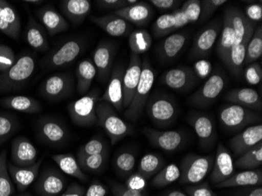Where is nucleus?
I'll list each match as a JSON object with an SVG mask.
<instances>
[{
    "instance_id": "nucleus-1",
    "label": "nucleus",
    "mask_w": 262,
    "mask_h": 196,
    "mask_svg": "<svg viewBox=\"0 0 262 196\" xmlns=\"http://www.w3.org/2000/svg\"><path fill=\"white\" fill-rule=\"evenodd\" d=\"M200 9L201 1L188 0L184 3L182 8L157 18L151 26L153 35L156 38L163 37L190 24L195 23L200 17Z\"/></svg>"
},
{
    "instance_id": "nucleus-2",
    "label": "nucleus",
    "mask_w": 262,
    "mask_h": 196,
    "mask_svg": "<svg viewBox=\"0 0 262 196\" xmlns=\"http://www.w3.org/2000/svg\"><path fill=\"white\" fill-rule=\"evenodd\" d=\"M98 123L104 129L111 141L112 145L125 137L133 135L135 129L116 113L114 107L106 101H98L96 105Z\"/></svg>"
},
{
    "instance_id": "nucleus-3",
    "label": "nucleus",
    "mask_w": 262,
    "mask_h": 196,
    "mask_svg": "<svg viewBox=\"0 0 262 196\" xmlns=\"http://www.w3.org/2000/svg\"><path fill=\"white\" fill-rule=\"evenodd\" d=\"M35 60L33 56L25 54L15 64L4 72H0V93H9L21 89L33 74Z\"/></svg>"
},
{
    "instance_id": "nucleus-4",
    "label": "nucleus",
    "mask_w": 262,
    "mask_h": 196,
    "mask_svg": "<svg viewBox=\"0 0 262 196\" xmlns=\"http://www.w3.org/2000/svg\"><path fill=\"white\" fill-rule=\"evenodd\" d=\"M154 80V70L148 58H144L141 64V74L139 82L134 94L133 99L124 113V116L128 120L136 122L141 117L145 106L148 102Z\"/></svg>"
},
{
    "instance_id": "nucleus-5",
    "label": "nucleus",
    "mask_w": 262,
    "mask_h": 196,
    "mask_svg": "<svg viewBox=\"0 0 262 196\" xmlns=\"http://www.w3.org/2000/svg\"><path fill=\"white\" fill-rule=\"evenodd\" d=\"M100 97L99 90L95 88L68 105L69 116L74 124L91 127L98 123L96 105Z\"/></svg>"
},
{
    "instance_id": "nucleus-6",
    "label": "nucleus",
    "mask_w": 262,
    "mask_h": 196,
    "mask_svg": "<svg viewBox=\"0 0 262 196\" xmlns=\"http://www.w3.org/2000/svg\"><path fill=\"white\" fill-rule=\"evenodd\" d=\"M212 156L187 155L181 163L180 183L188 185L200 184L207 176L213 166Z\"/></svg>"
},
{
    "instance_id": "nucleus-7",
    "label": "nucleus",
    "mask_w": 262,
    "mask_h": 196,
    "mask_svg": "<svg viewBox=\"0 0 262 196\" xmlns=\"http://www.w3.org/2000/svg\"><path fill=\"white\" fill-rule=\"evenodd\" d=\"M219 120L225 129L237 131L257 124L261 121V116L251 109L232 104L221 109Z\"/></svg>"
},
{
    "instance_id": "nucleus-8",
    "label": "nucleus",
    "mask_w": 262,
    "mask_h": 196,
    "mask_svg": "<svg viewBox=\"0 0 262 196\" xmlns=\"http://www.w3.org/2000/svg\"><path fill=\"white\" fill-rule=\"evenodd\" d=\"M146 104L147 114L157 126H169L176 119L178 107L170 96L156 94L151 96Z\"/></svg>"
},
{
    "instance_id": "nucleus-9",
    "label": "nucleus",
    "mask_w": 262,
    "mask_h": 196,
    "mask_svg": "<svg viewBox=\"0 0 262 196\" xmlns=\"http://www.w3.org/2000/svg\"><path fill=\"white\" fill-rule=\"evenodd\" d=\"M225 85L226 79L223 73L221 71L214 72L200 89L190 96L188 104L199 108L209 107L222 94Z\"/></svg>"
},
{
    "instance_id": "nucleus-10",
    "label": "nucleus",
    "mask_w": 262,
    "mask_h": 196,
    "mask_svg": "<svg viewBox=\"0 0 262 196\" xmlns=\"http://www.w3.org/2000/svg\"><path fill=\"white\" fill-rule=\"evenodd\" d=\"M222 28V22L219 18L202 28L194 38L193 43L190 50V57L202 59L209 57L220 35Z\"/></svg>"
},
{
    "instance_id": "nucleus-11",
    "label": "nucleus",
    "mask_w": 262,
    "mask_h": 196,
    "mask_svg": "<svg viewBox=\"0 0 262 196\" xmlns=\"http://www.w3.org/2000/svg\"><path fill=\"white\" fill-rule=\"evenodd\" d=\"M74 86V79L72 75L61 73L47 78L39 91L42 97L49 101H61L73 95Z\"/></svg>"
},
{
    "instance_id": "nucleus-12",
    "label": "nucleus",
    "mask_w": 262,
    "mask_h": 196,
    "mask_svg": "<svg viewBox=\"0 0 262 196\" xmlns=\"http://www.w3.org/2000/svg\"><path fill=\"white\" fill-rule=\"evenodd\" d=\"M82 48L80 39H69L46 57L43 66L47 69H55L69 66L77 58Z\"/></svg>"
},
{
    "instance_id": "nucleus-13",
    "label": "nucleus",
    "mask_w": 262,
    "mask_h": 196,
    "mask_svg": "<svg viewBox=\"0 0 262 196\" xmlns=\"http://www.w3.org/2000/svg\"><path fill=\"white\" fill-rule=\"evenodd\" d=\"M198 80V76L194 69L187 66H180L166 71L160 78V82L163 85L180 92L193 88Z\"/></svg>"
},
{
    "instance_id": "nucleus-14",
    "label": "nucleus",
    "mask_w": 262,
    "mask_h": 196,
    "mask_svg": "<svg viewBox=\"0 0 262 196\" xmlns=\"http://www.w3.org/2000/svg\"><path fill=\"white\" fill-rule=\"evenodd\" d=\"M141 131L156 148L168 153H173L182 148L185 142V135L181 131H161L148 127L143 128Z\"/></svg>"
},
{
    "instance_id": "nucleus-15",
    "label": "nucleus",
    "mask_w": 262,
    "mask_h": 196,
    "mask_svg": "<svg viewBox=\"0 0 262 196\" xmlns=\"http://www.w3.org/2000/svg\"><path fill=\"white\" fill-rule=\"evenodd\" d=\"M116 51L117 47L114 43L102 41L98 44L93 54V62L96 68L98 78L103 83L110 79Z\"/></svg>"
},
{
    "instance_id": "nucleus-16",
    "label": "nucleus",
    "mask_w": 262,
    "mask_h": 196,
    "mask_svg": "<svg viewBox=\"0 0 262 196\" xmlns=\"http://www.w3.org/2000/svg\"><path fill=\"white\" fill-rule=\"evenodd\" d=\"M39 139L49 145L58 146L67 141L69 132L62 122L54 118L43 117L37 125Z\"/></svg>"
},
{
    "instance_id": "nucleus-17",
    "label": "nucleus",
    "mask_w": 262,
    "mask_h": 196,
    "mask_svg": "<svg viewBox=\"0 0 262 196\" xmlns=\"http://www.w3.org/2000/svg\"><path fill=\"white\" fill-rule=\"evenodd\" d=\"M142 60L138 54L131 53L129 66L125 70L123 79V108H127L133 99L141 74Z\"/></svg>"
},
{
    "instance_id": "nucleus-18",
    "label": "nucleus",
    "mask_w": 262,
    "mask_h": 196,
    "mask_svg": "<svg viewBox=\"0 0 262 196\" xmlns=\"http://www.w3.org/2000/svg\"><path fill=\"white\" fill-rule=\"evenodd\" d=\"M188 121L196 133L200 147L205 149L212 148L215 143L217 133L211 118L203 113H194L190 115Z\"/></svg>"
},
{
    "instance_id": "nucleus-19",
    "label": "nucleus",
    "mask_w": 262,
    "mask_h": 196,
    "mask_svg": "<svg viewBox=\"0 0 262 196\" xmlns=\"http://www.w3.org/2000/svg\"><path fill=\"white\" fill-rule=\"evenodd\" d=\"M124 72V67L119 64L113 69L108 79V88L99 100V101L110 103L117 112H121L123 109V79Z\"/></svg>"
},
{
    "instance_id": "nucleus-20",
    "label": "nucleus",
    "mask_w": 262,
    "mask_h": 196,
    "mask_svg": "<svg viewBox=\"0 0 262 196\" xmlns=\"http://www.w3.org/2000/svg\"><path fill=\"white\" fill-rule=\"evenodd\" d=\"M262 142V125H253L231 138L229 144L235 156H241L244 153Z\"/></svg>"
},
{
    "instance_id": "nucleus-21",
    "label": "nucleus",
    "mask_w": 262,
    "mask_h": 196,
    "mask_svg": "<svg viewBox=\"0 0 262 196\" xmlns=\"http://www.w3.org/2000/svg\"><path fill=\"white\" fill-rule=\"evenodd\" d=\"M213 170L210 175V181L217 185L229 179L234 175L235 166L230 153L222 143H219L213 162Z\"/></svg>"
},
{
    "instance_id": "nucleus-22",
    "label": "nucleus",
    "mask_w": 262,
    "mask_h": 196,
    "mask_svg": "<svg viewBox=\"0 0 262 196\" xmlns=\"http://www.w3.org/2000/svg\"><path fill=\"white\" fill-rule=\"evenodd\" d=\"M37 155L35 146L25 137H17L12 143L11 159L15 166L26 167L35 164Z\"/></svg>"
},
{
    "instance_id": "nucleus-23",
    "label": "nucleus",
    "mask_w": 262,
    "mask_h": 196,
    "mask_svg": "<svg viewBox=\"0 0 262 196\" xmlns=\"http://www.w3.org/2000/svg\"><path fill=\"white\" fill-rule=\"evenodd\" d=\"M20 29V16L16 9L5 0H0V32L18 40Z\"/></svg>"
},
{
    "instance_id": "nucleus-24",
    "label": "nucleus",
    "mask_w": 262,
    "mask_h": 196,
    "mask_svg": "<svg viewBox=\"0 0 262 196\" xmlns=\"http://www.w3.org/2000/svg\"><path fill=\"white\" fill-rule=\"evenodd\" d=\"M66 178L54 169L43 170L35 185L37 192L41 196H57L64 190Z\"/></svg>"
},
{
    "instance_id": "nucleus-25",
    "label": "nucleus",
    "mask_w": 262,
    "mask_h": 196,
    "mask_svg": "<svg viewBox=\"0 0 262 196\" xmlns=\"http://www.w3.org/2000/svg\"><path fill=\"white\" fill-rule=\"evenodd\" d=\"M89 19L106 33L114 37L126 36L132 32L131 24L114 13L101 17L90 16Z\"/></svg>"
},
{
    "instance_id": "nucleus-26",
    "label": "nucleus",
    "mask_w": 262,
    "mask_h": 196,
    "mask_svg": "<svg viewBox=\"0 0 262 196\" xmlns=\"http://www.w3.org/2000/svg\"><path fill=\"white\" fill-rule=\"evenodd\" d=\"M235 41V32L231 20L229 9H225L224 12L223 22L222 31L216 46V52L222 62L227 66L229 55Z\"/></svg>"
},
{
    "instance_id": "nucleus-27",
    "label": "nucleus",
    "mask_w": 262,
    "mask_h": 196,
    "mask_svg": "<svg viewBox=\"0 0 262 196\" xmlns=\"http://www.w3.org/2000/svg\"><path fill=\"white\" fill-rule=\"evenodd\" d=\"M189 32L187 30L173 32L168 35L159 47V56L164 62L174 60L188 42Z\"/></svg>"
},
{
    "instance_id": "nucleus-28",
    "label": "nucleus",
    "mask_w": 262,
    "mask_h": 196,
    "mask_svg": "<svg viewBox=\"0 0 262 196\" xmlns=\"http://www.w3.org/2000/svg\"><path fill=\"white\" fill-rule=\"evenodd\" d=\"M35 14L51 36L66 32L69 29V22L52 6L42 7Z\"/></svg>"
},
{
    "instance_id": "nucleus-29",
    "label": "nucleus",
    "mask_w": 262,
    "mask_h": 196,
    "mask_svg": "<svg viewBox=\"0 0 262 196\" xmlns=\"http://www.w3.org/2000/svg\"><path fill=\"white\" fill-rule=\"evenodd\" d=\"M225 100L232 104L251 109L256 113L261 111V97L257 91L252 88L231 90L225 94Z\"/></svg>"
},
{
    "instance_id": "nucleus-30",
    "label": "nucleus",
    "mask_w": 262,
    "mask_h": 196,
    "mask_svg": "<svg viewBox=\"0 0 262 196\" xmlns=\"http://www.w3.org/2000/svg\"><path fill=\"white\" fill-rule=\"evenodd\" d=\"M42 162V158L35 164L26 167L17 166L12 163L7 164L10 178L19 191H26L37 178Z\"/></svg>"
},
{
    "instance_id": "nucleus-31",
    "label": "nucleus",
    "mask_w": 262,
    "mask_h": 196,
    "mask_svg": "<svg viewBox=\"0 0 262 196\" xmlns=\"http://www.w3.org/2000/svg\"><path fill=\"white\" fill-rule=\"evenodd\" d=\"M114 14L137 26H145L152 18L154 11L148 3L138 2L135 5L116 10Z\"/></svg>"
},
{
    "instance_id": "nucleus-32",
    "label": "nucleus",
    "mask_w": 262,
    "mask_h": 196,
    "mask_svg": "<svg viewBox=\"0 0 262 196\" xmlns=\"http://www.w3.org/2000/svg\"><path fill=\"white\" fill-rule=\"evenodd\" d=\"M60 8L69 21L80 25L91 14V4L88 0H64L60 2Z\"/></svg>"
},
{
    "instance_id": "nucleus-33",
    "label": "nucleus",
    "mask_w": 262,
    "mask_h": 196,
    "mask_svg": "<svg viewBox=\"0 0 262 196\" xmlns=\"http://www.w3.org/2000/svg\"><path fill=\"white\" fill-rule=\"evenodd\" d=\"M29 13V20L26 29V40L32 49L39 52H46L49 48L48 39L43 26Z\"/></svg>"
},
{
    "instance_id": "nucleus-34",
    "label": "nucleus",
    "mask_w": 262,
    "mask_h": 196,
    "mask_svg": "<svg viewBox=\"0 0 262 196\" xmlns=\"http://www.w3.org/2000/svg\"><path fill=\"white\" fill-rule=\"evenodd\" d=\"M262 185L261 169H249L235 173L224 182L215 185L217 188L257 187Z\"/></svg>"
},
{
    "instance_id": "nucleus-35",
    "label": "nucleus",
    "mask_w": 262,
    "mask_h": 196,
    "mask_svg": "<svg viewBox=\"0 0 262 196\" xmlns=\"http://www.w3.org/2000/svg\"><path fill=\"white\" fill-rule=\"evenodd\" d=\"M0 104L6 108L29 114L40 113L42 111L40 103L28 96H9L4 97L0 99Z\"/></svg>"
},
{
    "instance_id": "nucleus-36",
    "label": "nucleus",
    "mask_w": 262,
    "mask_h": 196,
    "mask_svg": "<svg viewBox=\"0 0 262 196\" xmlns=\"http://www.w3.org/2000/svg\"><path fill=\"white\" fill-rule=\"evenodd\" d=\"M254 30V25L253 24L251 27L249 29L248 32H247L244 41H243L239 46L233 47V48L232 49V51H231L229 61H228L227 66H226V67L228 68L229 72H230L234 76H241L243 67H244V61H245L247 45H248L249 41L251 40Z\"/></svg>"
},
{
    "instance_id": "nucleus-37",
    "label": "nucleus",
    "mask_w": 262,
    "mask_h": 196,
    "mask_svg": "<svg viewBox=\"0 0 262 196\" xmlns=\"http://www.w3.org/2000/svg\"><path fill=\"white\" fill-rule=\"evenodd\" d=\"M76 75L78 93L80 95H85L89 92L93 80L97 75L96 68L93 60L86 58L80 61L76 69Z\"/></svg>"
},
{
    "instance_id": "nucleus-38",
    "label": "nucleus",
    "mask_w": 262,
    "mask_h": 196,
    "mask_svg": "<svg viewBox=\"0 0 262 196\" xmlns=\"http://www.w3.org/2000/svg\"><path fill=\"white\" fill-rule=\"evenodd\" d=\"M53 160L57 163L63 173L74 177L82 181H88V177L82 170L77 159L72 154H57L52 156Z\"/></svg>"
},
{
    "instance_id": "nucleus-39",
    "label": "nucleus",
    "mask_w": 262,
    "mask_h": 196,
    "mask_svg": "<svg viewBox=\"0 0 262 196\" xmlns=\"http://www.w3.org/2000/svg\"><path fill=\"white\" fill-rule=\"evenodd\" d=\"M152 44L151 35L146 29H137L129 34V46L132 54H145Z\"/></svg>"
},
{
    "instance_id": "nucleus-40",
    "label": "nucleus",
    "mask_w": 262,
    "mask_h": 196,
    "mask_svg": "<svg viewBox=\"0 0 262 196\" xmlns=\"http://www.w3.org/2000/svg\"><path fill=\"white\" fill-rule=\"evenodd\" d=\"M164 160L158 155L147 154L141 159L138 173L148 180L157 175L164 167Z\"/></svg>"
},
{
    "instance_id": "nucleus-41",
    "label": "nucleus",
    "mask_w": 262,
    "mask_h": 196,
    "mask_svg": "<svg viewBox=\"0 0 262 196\" xmlns=\"http://www.w3.org/2000/svg\"><path fill=\"white\" fill-rule=\"evenodd\" d=\"M108 151L91 156H77V161L82 171L91 173H99L105 166Z\"/></svg>"
},
{
    "instance_id": "nucleus-42",
    "label": "nucleus",
    "mask_w": 262,
    "mask_h": 196,
    "mask_svg": "<svg viewBox=\"0 0 262 196\" xmlns=\"http://www.w3.org/2000/svg\"><path fill=\"white\" fill-rule=\"evenodd\" d=\"M262 164V142L249 150L235 161L234 166L239 169H255Z\"/></svg>"
},
{
    "instance_id": "nucleus-43",
    "label": "nucleus",
    "mask_w": 262,
    "mask_h": 196,
    "mask_svg": "<svg viewBox=\"0 0 262 196\" xmlns=\"http://www.w3.org/2000/svg\"><path fill=\"white\" fill-rule=\"evenodd\" d=\"M180 169L174 163H171L163 167L156 175L151 184L156 188H163L180 179Z\"/></svg>"
},
{
    "instance_id": "nucleus-44",
    "label": "nucleus",
    "mask_w": 262,
    "mask_h": 196,
    "mask_svg": "<svg viewBox=\"0 0 262 196\" xmlns=\"http://www.w3.org/2000/svg\"><path fill=\"white\" fill-rule=\"evenodd\" d=\"M262 54V28L261 26L256 28L253 32L251 40L249 41L246 52L244 64L248 66L260 59Z\"/></svg>"
},
{
    "instance_id": "nucleus-45",
    "label": "nucleus",
    "mask_w": 262,
    "mask_h": 196,
    "mask_svg": "<svg viewBox=\"0 0 262 196\" xmlns=\"http://www.w3.org/2000/svg\"><path fill=\"white\" fill-rule=\"evenodd\" d=\"M13 181L9 173L7 163V151L0 153V196H12L14 194Z\"/></svg>"
},
{
    "instance_id": "nucleus-46",
    "label": "nucleus",
    "mask_w": 262,
    "mask_h": 196,
    "mask_svg": "<svg viewBox=\"0 0 262 196\" xmlns=\"http://www.w3.org/2000/svg\"><path fill=\"white\" fill-rule=\"evenodd\" d=\"M136 157L132 151H125L118 154L115 159V168L121 176H129L135 169Z\"/></svg>"
},
{
    "instance_id": "nucleus-47",
    "label": "nucleus",
    "mask_w": 262,
    "mask_h": 196,
    "mask_svg": "<svg viewBox=\"0 0 262 196\" xmlns=\"http://www.w3.org/2000/svg\"><path fill=\"white\" fill-rule=\"evenodd\" d=\"M18 129V122L14 116L7 113L0 114V145L7 142Z\"/></svg>"
},
{
    "instance_id": "nucleus-48",
    "label": "nucleus",
    "mask_w": 262,
    "mask_h": 196,
    "mask_svg": "<svg viewBox=\"0 0 262 196\" xmlns=\"http://www.w3.org/2000/svg\"><path fill=\"white\" fill-rule=\"evenodd\" d=\"M108 143L100 137H95L88 142L81 146L78 151L77 156H91L108 151Z\"/></svg>"
},
{
    "instance_id": "nucleus-49",
    "label": "nucleus",
    "mask_w": 262,
    "mask_h": 196,
    "mask_svg": "<svg viewBox=\"0 0 262 196\" xmlns=\"http://www.w3.org/2000/svg\"><path fill=\"white\" fill-rule=\"evenodd\" d=\"M226 0H203L201 1L200 17L198 21L200 24L207 21L217 9L226 4Z\"/></svg>"
},
{
    "instance_id": "nucleus-50",
    "label": "nucleus",
    "mask_w": 262,
    "mask_h": 196,
    "mask_svg": "<svg viewBox=\"0 0 262 196\" xmlns=\"http://www.w3.org/2000/svg\"><path fill=\"white\" fill-rule=\"evenodd\" d=\"M16 58L14 51L9 46L0 45V72H4L15 64Z\"/></svg>"
},
{
    "instance_id": "nucleus-51",
    "label": "nucleus",
    "mask_w": 262,
    "mask_h": 196,
    "mask_svg": "<svg viewBox=\"0 0 262 196\" xmlns=\"http://www.w3.org/2000/svg\"><path fill=\"white\" fill-rule=\"evenodd\" d=\"M244 76H245L246 81L250 85H257L261 81V66L258 63L256 62L248 64L244 72Z\"/></svg>"
},
{
    "instance_id": "nucleus-52",
    "label": "nucleus",
    "mask_w": 262,
    "mask_h": 196,
    "mask_svg": "<svg viewBox=\"0 0 262 196\" xmlns=\"http://www.w3.org/2000/svg\"><path fill=\"white\" fill-rule=\"evenodd\" d=\"M125 186L132 191L145 192L147 188V179L140 173H132L126 180Z\"/></svg>"
},
{
    "instance_id": "nucleus-53",
    "label": "nucleus",
    "mask_w": 262,
    "mask_h": 196,
    "mask_svg": "<svg viewBox=\"0 0 262 196\" xmlns=\"http://www.w3.org/2000/svg\"><path fill=\"white\" fill-rule=\"evenodd\" d=\"M186 191L190 196H217L207 183L187 187Z\"/></svg>"
},
{
    "instance_id": "nucleus-54",
    "label": "nucleus",
    "mask_w": 262,
    "mask_h": 196,
    "mask_svg": "<svg viewBox=\"0 0 262 196\" xmlns=\"http://www.w3.org/2000/svg\"><path fill=\"white\" fill-rule=\"evenodd\" d=\"M110 186L114 196H146L145 192L132 191L126 188L125 185H122L116 181H111Z\"/></svg>"
},
{
    "instance_id": "nucleus-55",
    "label": "nucleus",
    "mask_w": 262,
    "mask_h": 196,
    "mask_svg": "<svg viewBox=\"0 0 262 196\" xmlns=\"http://www.w3.org/2000/svg\"><path fill=\"white\" fill-rule=\"evenodd\" d=\"M96 4L98 7L102 10L115 11L128 7L126 0H98L96 1Z\"/></svg>"
},
{
    "instance_id": "nucleus-56",
    "label": "nucleus",
    "mask_w": 262,
    "mask_h": 196,
    "mask_svg": "<svg viewBox=\"0 0 262 196\" xmlns=\"http://www.w3.org/2000/svg\"><path fill=\"white\" fill-rule=\"evenodd\" d=\"M151 5L160 10H178V7L182 4V1L179 0H151L149 1Z\"/></svg>"
},
{
    "instance_id": "nucleus-57",
    "label": "nucleus",
    "mask_w": 262,
    "mask_h": 196,
    "mask_svg": "<svg viewBox=\"0 0 262 196\" xmlns=\"http://www.w3.org/2000/svg\"><path fill=\"white\" fill-rule=\"evenodd\" d=\"M245 16L252 22L260 21L262 19V5L259 4H251L245 8Z\"/></svg>"
},
{
    "instance_id": "nucleus-58",
    "label": "nucleus",
    "mask_w": 262,
    "mask_h": 196,
    "mask_svg": "<svg viewBox=\"0 0 262 196\" xmlns=\"http://www.w3.org/2000/svg\"><path fill=\"white\" fill-rule=\"evenodd\" d=\"M107 193L108 190L102 183L98 181H94L86 190L84 196H105Z\"/></svg>"
},
{
    "instance_id": "nucleus-59",
    "label": "nucleus",
    "mask_w": 262,
    "mask_h": 196,
    "mask_svg": "<svg viewBox=\"0 0 262 196\" xmlns=\"http://www.w3.org/2000/svg\"><path fill=\"white\" fill-rule=\"evenodd\" d=\"M86 190L82 185L77 183H73L69 185L66 191L61 194V196H84Z\"/></svg>"
},
{
    "instance_id": "nucleus-60",
    "label": "nucleus",
    "mask_w": 262,
    "mask_h": 196,
    "mask_svg": "<svg viewBox=\"0 0 262 196\" xmlns=\"http://www.w3.org/2000/svg\"><path fill=\"white\" fill-rule=\"evenodd\" d=\"M236 196H262L261 186L245 187L244 189L237 193Z\"/></svg>"
},
{
    "instance_id": "nucleus-61",
    "label": "nucleus",
    "mask_w": 262,
    "mask_h": 196,
    "mask_svg": "<svg viewBox=\"0 0 262 196\" xmlns=\"http://www.w3.org/2000/svg\"><path fill=\"white\" fill-rule=\"evenodd\" d=\"M165 196H187L185 193L182 191H179V190H173V191H169L166 193Z\"/></svg>"
},
{
    "instance_id": "nucleus-62",
    "label": "nucleus",
    "mask_w": 262,
    "mask_h": 196,
    "mask_svg": "<svg viewBox=\"0 0 262 196\" xmlns=\"http://www.w3.org/2000/svg\"><path fill=\"white\" fill-rule=\"evenodd\" d=\"M25 3L27 4H35V5H39V4H42L43 1H39V0H26Z\"/></svg>"
},
{
    "instance_id": "nucleus-63",
    "label": "nucleus",
    "mask_w": 262,
    "mask_h": 196,
    "mask_svg": "<svg viewBox=\"0 0 262 196\" xmlns=\"http://www.w3.org/2000/svg\"><path fill=\"white\" fill-rule=\"evenodd\" d=\"M126 2H127L128 6H132L136 4L138 1V0H126Z\"/></svg>"
},
{
    "instance_id": "nucleus-64",
    "label": "nucleus",
    "mask_w": 262,
    "mask_h": 196,
    "mask_svg": "<svg viewBox=\"0 0 262 196\" xmlns=\"http://www.w3.org/2000/svg\"><path fill=\"white\" fill-rule=\"evenodd\" d=\"M17 196H32L31 194H29V193H25V194H18Z\"/></svg>"
}]
</instances>
